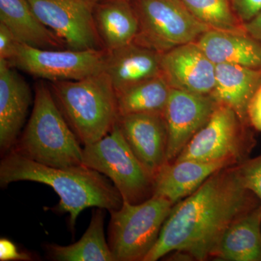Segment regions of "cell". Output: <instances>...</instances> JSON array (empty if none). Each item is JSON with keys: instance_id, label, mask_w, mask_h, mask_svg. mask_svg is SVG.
<instances>
[{"instance_id": "cell-19", "label": "cell", "mask_w": 261, "mask_h": 261, "mask_svg": "<svg viewBox=\"0 0 261 261\" xmlns=\"http://www.w3.org/2000/svg\"><path fill=\"white\" fill-rule=\"evenodd\" d=\"M0 23L20 44L37 49H66L64 43L37 18L27 0H0Z\"/></svg>"}, {"instance_id": "cell-14", "label": "cell", "mask_w": 261, "mask_h": 261, "mask_svg": "<svg viewBox=\"0 0 261 261\" xmlns=\"http://www.w3.org/2000/svg\"><path fill=\"white\" fill-rule=\"evenodd\" d=\"M8 61L0 59V149L14 147L32 102L30 87Z\"/></svg>"}, {"instance_id": "cell-31", "label": "cell", "mask_w": 261, "mask_h": 261, "mask_svg": "<svg viewBox=\"0 0 261 261\" xmlns=\"http://www.w3.org/2000/svg\"><path fill=\"white\" fill-rule=\"evenodd\" d=\"M92 1L93 2V3H97V2L104 1V0H92Z\"/></svg>"}, {"instance_id": "cell-2", "label": "cell", "mask_w": 261, "mask_h": 261, "mask_svg": "<svg viewBox=\"0 0 261 261\" xmlns=\"http://www.w3.org/2000/svg\"><path fill=\"white\" fill-rule=\"evenodd\" d=\"M29 181L51 187L60 197L56 211L68 213L74 228L77 218L88 207L118 210L123 200L112 181L98 171L84 166L56 168L35 162L13 150L0 163V185Z\"/></svg>"}, {"instance_id": "cell-6", "label": "cell", "mask_w": 261, "mask_h": 261, "mask_svg": "<svg viewBox=\"0 0 261 261\" xmlns=\"http://www.w3.org/2000/svg\"><path fill=\"white\" fill-rule=\"evenodd\" d=\"M83 165L107 176L123 201L139 204L154 195V178L132 152L117 122L111 132L84 146Z\"/></svg>"}, {"instance_id": "cell-25", "label": "cell", "mask_w": 261, "mask_h": 261, "mask_svg": "<svg viewBox=\"0 0 261 261\" xmlns=\"http://www.w3.org/2000/svg\"><path fill=\"white\" fill-rule=\"evenodd\" d=\"M239 173L244 185L259 201L261 213V154L254 159L245 160L238 165Z\"/></svg>"}, {"instance_id": "cell-5", "label": "cell", "mask_w": 261, "mask_h": 261, "mask_svg": "<svg viewBox=\"0 0 261 261\" xmlns=\"http://www.w3.org/2000/svg\"><path fill=\"white\" fill-rule=\"evenodd\" d=\"M173 204L153 195L139 204L123 201L110 211L108 245L116 261H143L159 238Z\"/></svg>"}, {"instance_id": "cell-18", "label": "cell", "mask_w": 261, "mask_h": 261, "mask_svg": "<svg viewBox=\"0 0 261 261\" xmlns=\"http://www.w3.org/2000/svg\"><path fill=\"white\" fill-rule=\"evenodd\" d=\"M196 43L215 65L226 63L261 69V43L247 32L211 29Z\"/></svg>"}, {"instance_id": "cell-13", "label": "cell", "mask_w": 261, "mask_h": 261, "mask_svg": "<svg viewBox=\"0 0 261 261\" xmlns=\"http://www.w3.org/2000/svg\"><path fill=\"white\" fill-rule=\"evenodd\" d=\"M117 125L136 157L154 178L168 163L167 128L163 113L118 116Z\"/></svg>"}, {"instance_id": "cell-10", "label": "cell", "mask_w": 261, "mask_h": 261, "mask_svg": "<svg viewBox=\"0 0 261 261\" xmlns=\"http://www.w3.org/2000/svg\"><path fill=\"white\" fill-rule=\"evenodd\" d=\"M37 18L71 50L106 49L94 20L92 0H27Z\"/></svg>"}, {"instance_id": "cell-9", "label": "cell", "mask_w": 261, "mask_h": 261, "mask_svg": "<svg viewBox=\"0 0 261 261\" xmlns=\"http://www.w3.org/2000/svg\"><path fill=\"white\" fill-rule=\"evenodd\" d=\"M108 50L37 49L19 44L13 59L15 69L49 82L84 80L103 71Z\"/></svg>"}, {"instance_id": "cell-4", "label": "cell", "mask_w": 261, "mask_h": 261, "mask_svg": "<svg viewBox=\"0 0 261 261\" xmlns=\"http://www.w3.org/2000/svg\"><path fill=\"white\" fill-rule=\"evenodd\" d=\"M48 84L57 106L82 145L101 140L116 125V91L104 70L84 80Z\"/></svg>"}, {"instance_id": "cell-12", "label": "cell", "mask_w": 261, "mask_h": 261, "mask_svg": "<svg viewBox=\"0 0 261 261\" xmlns=\"http://www.w3.org/2000/svg\"><path fill=\"white\" fill-rule=\"evenodd\" d=\"M161 75L171 89L210 95L215 87L216 65L192 42L162 54Z\"/></svg>"}, {"instance_id": "cell-26", "label": "cell", "mask_w": 261, "mask_h": 261, "mask_svg": "<svg viewBox=\"0 0 261 261\" xmlns=\"http://www.w3.org/2000/svg\"><path fill=\"white\" fill-rule=\"evenodd\" d=\"M20 44L11 31L5 24L0 23V59L7 61L13 59Z\"/></svg>"}, {"instance_id": "cell-1", "label": "cell", "mask_w": 261, "mask_h": 261, "mask_svg": "<svg viewBox=\"0 0 261 261\" xmlns=\"http://www.w3.org/2000/svg\"><path fill=\"white\" fill-rule=\"evenodd\" d=\"M258 206L257 197L244 185L238 165L222 168L173 206L143 261H156L174 252L200 261L214 257L233 221Z\"/></svg>"}, {"instance_id": "cell-3", "label": "cell", "mask_w": 261, "mask_h": 261, "mask_svg": "<svg viewBox=\"0 0 261 261\" xmlns=\"http://www.w3.org/2000/svg\"><path fill=\"white\" fill-rule=\"evenodd\" d=\"M57 106L49 84L34 87L28 123L11 150L35 162L56 168L83 165V148Z\"/></svg>"}, {"instance_id": "cell-16", "label": "cell", "mask_w": 261, "mask_h": 261, "mask_svg": "<svg viewBox=\"0 0 261 261\" xmlns=\"http://www.w3.org/2000/svg\"><path fill=\"white\" fill-rule=\"evenodd\" d=\"M228 166H231L194 160L166 163L154 176V195L167 199L174 205L192 195L211 175Z\"/></svg>"}, {"instance_id": "cell-29", "label": "cell", "mask_w": 261, "mask_h": 261, "mask_svg": "<svg viewBox=\"0 0 261 261\" xmlns=\"http://www.w3.org/2000/svg\"><path fill=\"white\" fill-rule=\"evenodd\" d=\"M247 118L250 126L257 132H261V85L249 102Z\"/></svg>"}, {"instance_id": "cell-24", "label": "cell", "mask_w": 261, "mask_h": 261, "mask_svg": "<svg viewBox=\"0 0 261 261\" xmlns=\"http://www.w3.org/2000/svg\"><path fill=\"white\" fill-rule=\"evenodd\" d=\"M201 23L211 29L247 32L231 8L230 0H180Z\"/></svg>"}, {"instance_id": "cell-21", "label": "cell", "mask_w": 261, "mask_h": 261, "mask_svg": "<svg viewBox=\"0 0 261 261\" xmlns=\"http://www.w3.org/2000/svg\"><path fill=\"white\" fill-rule=\"evenodd\" d=\"M214 258L261 261V213L258 207L233 221L220 240Z\"/></svg>"}, {"instance_id": "cell-23", "label": "cell", "mask_w": 261, "mask_h": 261, "mask_svg": "<svg viewBox=\"0 0 261 261\" xmlns=\"http://www.w3.org/2000/svg\"><path fill=\"white\" fill-rule=\"evenodd\" d=\"M171 88L162 75L141 82L116 94L118 116L163 113Z\"/></svg>"}, {"instance_id": "cell-30", "label": "cell", "mask_w": 261, "mask_h": 261, "mask_svg": "<svg viewBox=\"0 0 261 261\" xmlns=\"http://www.w3.org/2000/svg\"><path fill=\"white\" fill-rule=\"evenodd\" d=\"M244 27L249 35L261 43V11L251 20L244 23Z\"/></svg>"}, {"instance_id": "cell-7", "label": "cell", "mask_w": 261, "mask_h": 261, "mask_svg": "<svg viewBox=\"0 0 261 261\" xmlns=\"http://www.w3.org/2000/svg\"><path fill=\"white\" fill-rule=\"evenodd\" d=\"M138 20L136 44L164 54L196 42L211 30L199 21L180 0H130Z\"/></svg>"}, {"instance_id": "cell-17", "label": "cell", "mask_w": 261, "mask_h": 261, "mask_svg": "<svg viewBox=\"0 0 261 261\" xmlns=\"http://www.w3.org/2000/svg\"><path fill=\"white\" fill-rule=\"evenodd\" d=\"M260 85L261 69L226 63L217 64L215 87L210 96L218 105L231 108L248 124L247 106Z\"/></svg>"}, {"instance_id": "cell-28", "label": "cell", "mask_w": 261, "mask_h": 261, "mask_svg": "<svg viewBox=\"0 0 261 261\" xmlns=\"http://www.w3.org/2000/svg\"><path fill=\"white\" fill-rule=\"evenodd\" d=\"M32 257L27 252H20L13 242L8 239L0 240V260L29 261Z\"/></svg>"}, {"instance_id": "cell-15", "label": "cell", "mask_w": 261, "mask_h": 261, "mask_svg": "<svg viewBox=\"0 0 261 261\" xmlns=\"http://www.w3.org/2000/svg\"><path fill=\"white\" fill-rule=\"evenodd\" d=\"M162 54L132 42L108 51L104 71L116 93L161 75Z\"/></svg>"}, {"instance_id": "cell-27", "label": "cell", "mask_w": 261, "mask_h": 261, "mask_svg": "<svg viewBox=\"0 0 261 261\" xmlns=\"http://www.w3.org/2000/svg\"><path fill=\"white\" fill-rule=\"evenodd\" d=\"M230 3L235 15L243 23L261 11V0H230Z\"/></svg>"}, {"instance_id": "cell-20", "label": "cell", "mask_w": 261, "mask_h": 261, "mask_svg": "<svg viewBox=\"0 0 261 261\" xmlns=\"http://www.w3.org/2000/svg\"><path fill=\"white\" fill-rule=\"evenodd\" d=\"M94 20L98 35L108 51L134 42L138 20L130 0H104L94 5Z\"/></svg>"}, {"instance_id": "cell-22", "label": "cell", "mask_w": 261, "mask_h": 261, "mask_svg": "<svg viewBox=\"0 0 261 261\" xmlns=\"http://www.w3.org/2000/svg\"><path fill=\"white\" fill-rule=\"evenodd\" d=\"M105 209L97 207L82 238L67 246L48 245L49 258L56 261H116L104 231Z\"/></svg>"}, {"instance_id": "cell-11", "label": "cell", "mask_w": 261, "mask_h": 261, "mask_svg": "<svg viewBox=\"0 0 261 261\" xmlns=\"http://www.w3.org/2000/svg\"><path fill=\"white\" fill-rule=\"evenodd\" d=\"M218 104L210 95L171 89L164 111L168 163L175 161L194 136L210 119Z\"/></svg>"}, {"instance_id": "cell-8", "label": "cell", "mask_w": 261, "mask_h": 261, "mask_svg": "<svg viewBox=\"0 0 261 261\" xmlns=\"http://www.w3.org/2000/svg\"><path fill=\"white\" fill-rule=\"evenodd\" d=\"M248 126L231 108L218 105L208 121L174 161L194 160L230 166L240 164L247 159L255 143Z\"/></svg>"}]
</instances>
